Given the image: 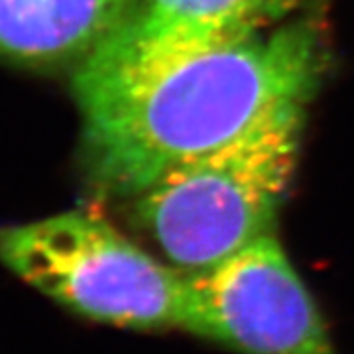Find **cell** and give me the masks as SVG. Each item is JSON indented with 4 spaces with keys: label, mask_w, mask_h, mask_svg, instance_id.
<instances>
[{
    "label": "cell",
    "mask_w": 354,
    "mask_h": 354,
    "mask_svg": "<svg viewBox=\"0 0 354 354\" xmlns=\"http://www.w3.org/2000/svg\"><path fill=\"white\" fill-rule=\"evenodd\" d=\"M323 67L311 20L156 57L91 51L73 79L91 171L102 189L132 199L174 165L305 106Z\"/></svg>",
    "instance_id": "obj_1"
},
{
    "label": "cell",
    "mask_w": 354,
    "mask_h": 354,
    "mask_svg": "<svg viewBox=\"0 0 354 354\" xmlns=\"http://www.w3.org/2000/svg\"><path fill=\"white\" fill-rule=\"evenodd\" d=\"M305 106L264 118L132 197L136 225L181 274H201L274 234L297 165Z\"/></svg>",
    "instance_id": "obj_2"
},
{
    "label": "cell",
    "mask_w": 354,
    "mask_h": 354,
    "mask_svg": "<svg viewBox=\"0 0 354 354\" xmlns=\"http://www.w3.org/2000/svg\"><path fill=\"white\" fill-rule=\"evenodd\" d=\"M0 264L91 321L136 330L183 327L185 274L91 211L0 227Z\"/></svg>",
    "instance_id": "obj_3"
},
{
    "label": "cell",
    "mask_w": 354,
    "mask_h": 354,
    "mask_svg": "<svg viewBox=\"0 0 354 354\" xmlns=\"http://www.w3.org/2000/svg\"><path fill=\"white\" fill-rule=\"evenodd\" d=\"M187 278L181 329L242 354H337L274 234Z\"/></svg>",
    "instance_id": "obj_4"
},
{
    "label": "cell",
    "mask_w": 354,
    "mask_h": 354,
    "mask_svg": "<svg viewBox=\"0 0 354 354\" xmlns=\"http://www.w3.org/2000/svg\"><path fill=\"white\" fill-rule=\"evenodd\" d=\"M301 0H132L93 51L118 59L156 57L246 38L281 24Z\"/></svg>",
    "instance_id": "obj_5"
},
{
    "label": "cell",
    "mask_w": 354,
    "mask_h": 354,
    "mask_svg": "<svg viewBox=\"0 0 354 354\" xmlns=\"http://www.w3.org/2000/svg\"><path fill=\"white\" fill-rule=\"evenodd\" d=\"M132 0H0V53L30 65L85 59Z\"/></svg>",
    "instance_id": "obj_6"
}]
</instances>
